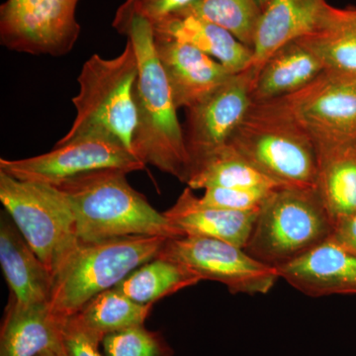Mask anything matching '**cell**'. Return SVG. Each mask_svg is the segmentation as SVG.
<instances>
[{"mask_svg": "<svg viewBox=\"0 0 356 356\" xmlns=\"http://www.w3.org/2000/svg\"><path fill=\"white\" fill-rule=\"evenodd\" d=\"M113 27L127 37L137 54V81L134 89L138 123L133 139L134 154L186 184L191 173V154L177 107L154 44V28L126 0L115 13Z\"/></svg>", "mask_w": 356, "mask_h": 356, "instance_id": "1", "label": "cell"}, {"mask_svg": "<svg viewBox=\"0 0 356 356\" xmlns=\"http://www.w3.org/2000/svg\"><path fill=\"white\" fill-rule=\"evenodd\" d=\"M127 175L122 170H98L55 186L69 202L79 243L130 236H182L163 213L129 184Z\"/></svg>", "mask_w": 356, "mask_h": 356, "instance_id": "2", "label": "cell"}, {"mask_svg": "<svg viewBox=\"0 0 356 356\" xmlns=\"http://www.w3.org/2000/svg\"><path fill=\"white\" fill-rule=\"evenodd\" d=\"M227 144L277 184L317 188L313 137L282 98L252 102Z\"/></svg>", "mask_w": 356, "mask_h": 356, "instance_id": "3", "label": "cell"}, {"mask_svg": "<svg viewBox=\"0 0 356 356\" xmlns=\"http://www.w3.org/2000/svg\"><path fill=\"white\" fill-rule=\"evenodd\" d=\"M139 65L130 42L113 58L91 56L77 77L79 95L72 98L76 115L69 132L56 146L88 137L116 140L133 152L138 116L134 89Z\"/></svg>", "mask_w": 356, "mask_h": 356, "instance_id": "4", "label": "cell"}, {"mask_svg": "<svg viewBox=\"0 0 356 356\" xmlns=\"http://www.w3.org/2000/svg\"><path fill=\"white\" fill-rule=\"evenodd\" d=\"M168 240L130 236L79 243L54 277L51 312L60 318L76 315L89 300L117 286L138 267L158 257Z\"/></svg>", "mask_w": 356, "mask_h": 356, "instance_id": "5", "label": "cell"}, {"mask_svg": "<svg viewBox=\"0 0 356 356\" xmlns=\"http://www.w3.org/2000/svg\"><path fill=\"white\" fill-rule=\"evenodd\" d=\"M334 220L317 189L280 186L259 211L245 252L274 268L331 238Z\"/></svg>", "mask_w": 356, "mask_h": 356, "instance_id": "6", "label": "cell"}, {"mask_svg": "<svg viewBox=\"0 0 356 356\" xmlns=\"http://www.w3.org/2000/svg\"><path fill=\"white\" fill-rule=\"evenodd\" d=\"M0 201L30 248L55 277L79 248L76 220L62 192L0 172Z\"/></svg>", "mask_w": 356, "mask_h": 356, "instance_id": "7", "label": "cell"}, {"mask_svg": "<svg viewBox=\"0 0 356 356\" xmlns=\"http://www.w3.org/2000/svg\"><path fill=\"white\" fill-rule=\"evenodd\" d=\"M79 0H6L0 6V43L32 56L62 57L76 46Z\"/></svg>", "mask_w": 356, "mask_h": 356, "instance_id": "8", "label": "cell"}, {"mask_svg": "<svg viewBox=\"0 0 356 356\" xmlns=\"http://www.w3.org/2000/svg\"><path fill=\"white\" fill-rule=\"evenodd\" d=\"M158 257L182 264L201 280L222 283L232 294H267L280 278L277 269L257 261L245 248L216 238H168Z\"/></svg>", "mask_w": 356, "mask_h": 356, "instance_id": "9", "label": "cell"}, {"mask_svg": "<svg viewBox=\"0 0 356 356\" xmlns=\"http://www.w3.org/2000/svg\"><path fill=\"white\" fill-rule=\"evenodd\" d=\"M140 161L120 143L102 137H88L56 146L49 153L21 159H0V172L22 181L57 186L67 180L115 170L127 173L145 170Z\"/></svg>", "mask_w": 356, "mask_h": 356, "instance_id": "10", "label": "cell"}, {"mask_svg": "<svg viewBox=\"0 0 356 356\" xmlns=\"http://www.w3.org/2000/svg\"><path fill=\"white\" fill-rule=\"evenodd\" d=\"M254 76L252 67L232 74L205 100L187 109L184 136L192 168L226 146L252 105Z\"/></svg>", "mask_w": 356, "mask_h": 356, "instance_id": "11", "label": "cell"}, {"mask_svg": "<svg viewBox=\"0 0 356 356\" xmlns=\"http://www.w3.org/2000/svg\"><path fill=\"white\" fill-rule=\"evenodd\" d=\"M281 98L312 136L356 135V76L325 70Z\"/></svg>", "mask_w": 356, "mask_h": 356, "instance_id": "12", "label": "cell"}, {"mask_svg": "<svg viewBox=\"0 0 356 356\" xmlns=\"http://www.w3.org/2000/svg\"><path fill=\"white\" fill-rule=\"evenodd\" d=\"M277 271L307 296L356 295V252L332 236Z\"/></svg>", "mask_w": 356, "mask_h": 356, "instance_id": "13", "label": "cell"}, {"mask_svg": "<svg viewBox=\"0 0 356 356\" xmlns=\"http://www.w3.org/2000/svg\"><path fill=\"white\" fill-rule=\"evenodd\" d=\"M154 44L177 108L196 106L234 74L191 44L156 35Z\"/></svg>", "mask_w": 356, "mask_h": 356, "instance_id": "14", "label": "cell"}, {"mask_svg": "<svg viewBox=\"0 0 356 356\" xmlns=\"http://www.w3.org/2000/svg\"><path fill=\"white\" fill-rule=\"evenodd\" d=\"M329 6L325 0H269L255 31L250 67L257 72L276 51L313 32Z\"/></svg>", "mask_w": 356, "mask_h": 356, "instance_id": "15", "label": "cell"}, {"mask_svg": "<svg viewBox=\"0 0 356 356\" xmlns=\"http://www.w3.org/2000/svg\"><path fill=\"white\" fill-rule=\"evenodd\" d=\"M259 211H235L201 203L193 191L186 187L172 208L163 212L182 236L216 238L247 248Z\"/></svg>", "mask_w": 356, "mask_h": 356, "instance_id": "16", "label": "cell"}, {"mask_svg": "<svg viewBox=\"0 0 356 356\" xmlns=\"http://www.w3.org/2000/svg\"><path fill=\"white\" fill-rule=\"evenodd\" d=\"M312 137L318 156L316 189L332 220L356 212V135Z\"/></svg>", "mask_w": 356, "mask_h": 356, "instance_id": "17", "label": "cell"}, {"mask_svg": "<svg viewBox=\"0 0 356 356\" xmlns=\"http://www.w3.org/2000/svg\"><path fill=\"white\" fill-rule=\"evenodd\" d=\"M0 264L15 303L23 306L50 303L53 275L13 221L4 216L0 224Z\"/></svg>", "mask_w": 356, "mask_h": 356, "instance_id": "18", "label": "cell"}, {"mask_svg": "<svg viewBox=\"0 0 356 356\" xmlns=\"http://www.w3.org/2000/svg\"><path fill=\"white\" fill-rule=\"evenodd\" d=\"M65 320L49 303L23 306L11 300L2 323L0 356H38L65 348Z\"/></svg>", "mask_w": 356, "mask_h": 356, "instance_id": "19", "label": "cell"}, {"mask_svg": "<svg viewBox=\"0 0 356 356\" xmlns=\"http://www.w3.org/2000/svg\"><path fill=\"white\" fill-rule=\"evenodd\" d=\"M156 36L188 44L221 63L233 74L252 65V50L231 33L184 9L153 25Z\"/></svg>", "mask_w": 356, "mask_h": 356, "instance_id": "20", "label": "cell"}, {"mask_svg": "<svg viewBox=\"0 0 356 356\" xmlns=\"http://www.w3.org/2000/svg\"><path fill=\"white\" fill-rule=\"evenodd\" d=\"M324 70V65L308 47L299 40L290 42L276 51L254 72L252 102L292 95L313 81Z\"/></svg>", "mask_w": 356, "mask_h": 356, "instance_id": "21", "label": "cell"}, {"mask_svg": "<svg viewBox=\"0 0 356 356\" xmlns=\"http://www.w3.org/2000/svg\"><path fill=\"white\" fill-rule=\"evenodd\" d=\"M298 40L325 70L356 76V9L330 6L318 27Z\"/></svg>", "mask_w": 356, "mask_h": 356, "instance_id": "22", "label": "cell"}, {"mask_svg": "<svg viewBox=\"0 0 356 356\" xmlns=\"http://www.w3.org/2000/svg\"><path fill=\"white\" fill-rule=\"evenodd\" d=\"M186 185L192 191L284 186L259 172L229 144L196 163Z\"/></svg>", "mask_w": 356, "mask_h": 356, "instance_id": "23", "label": "cell"}, {"mask_svg": "<svg viewBox=\"0 0 356 356\" xmlns=\"http://www.w3.org/2000/svg\"><path fill=\"white\" fill-rule=\"evenodd\" d=\"M201 280L182 264L156 257L138 267L116 288L136 303L154 304L184 288L194 286Z\"/></svg>", "mask_w": 356, "mask_h": 356, "instance_id": "24", "label": "cell"}, {"mask_svg": "<svg viewBox=\"0 0 356 356\" xmlns=\"http://www.w3.org/2000/svg\"><path fill=\"white\" fill-rule=\"evenodd\" d=\"M154 304L136 303L116 288L99 293L72 316L84 327L104 337L112 332L144 325Z\"/></svg>", "mask_w": 356, "mask_h": 356, "instance_id": "25", "label": "cell"}, {"mask_svg": "<svg viewBox=\"0 0 356 356\" xmlns=\"http://www.w3.org/2000/svg\"><path fill=\"white\" fill-rule=\"evenodd\" d=\"M186 10L214 23L252 49L262 9L257 0H196Z\"/></svg>", "mask_w": 356, "mask_h": 356, "instance_id": "26", "label": "cell"}, {"mask_svg": "<svg viewBox=\"0 0 356 356\" xmlns=\"http://www.w3.org/2000/svg\"><path fill=\"white\" fill-rule=\"evenodd\" d=\"M105 356H172V346L163 334L144 325L112 332L102 341Z\"/></svg>", "mask_w": 356, "mask_h": 356, "instance_id": "27", "label": "cell"}, {"mask_svg": "<svg viewBox=\"0 0 356 356\" xmlns=\"http://www.w3.org/2000/svg\"><path fill=\"white\" fill-rule=\"evenodd\" d=\"M276 188H208L200 201L204 205L222 209L257 211Z\"/></svg>", "mask_w": 356, "mask_h": 356, "instance_id": "28", "label": "cell"}, {"mask_svg": "<svg viewBox=\"0 0 356 356\" xmlns=\"http://www.w3.org/2000/svg\"><path fill=\"white\" fill-rule=\"evenodd\" d=\"M103 339L104 337L84 327L72 316L65 320L64 343L69 356H105L99 350Z\"/></svg>", "mask_w": 356, "mask_h": 356, "instance_id": "29", "label": "cell"}, {"mask_svg": "<svg viewBox=\"0 0 356 356\" xmlns=\"http://www.w3.org/2000/svg\"><path fill=\"white\" fill-rule=\"evenodd\" d=\"M196 0H132L134 7L152 25L184 10Z\"/></svg>", "mask_w": 356, "mask_h": 356, "instance_id": "30", "label": "cell"}, {"mask_svg": "<svg viewBox=\"0 0 356 356\" xmlns=\"http://www.w3.org/2000/svg\"><path fill=\"white\" fill-rule=\"evenodd\" d=\"M332 238L356 252V212L334 219Z\"/></svg>", "mask_w": 356, "mask_h": 356, "instance_id": "31", "label": "cell"}, {"mask_svg": "<svg viewBox=\"0 0 356 356\" xmlns=\"http://www.w3.org/2000/svg\"><path fill=\"white\" fill-rule=\"evenodd\" d=\"M38 356H69V355H67L65 348H62V350L46 351V353H41V355Z\"/></svg>", "mask_w": 356, "mask_h": 356, "instance_id": "32", "label": "cell"}, {"mask_svg": "<svg viewBox=\"0 0 356 356\" xmlns=\"http://www.w3.org/2000/svg\"><path fill=\"white\" fill-rule=\"evenodd\" d=\"M268 1L269 0H257V2H259V6H261L262 10H264V8L266 6V4L268 3Z\"/></svg>", "mask_w": 356, "mask_h": 356, "instance_id": "33", "label": "cell"}]
</instances>
